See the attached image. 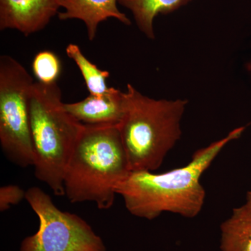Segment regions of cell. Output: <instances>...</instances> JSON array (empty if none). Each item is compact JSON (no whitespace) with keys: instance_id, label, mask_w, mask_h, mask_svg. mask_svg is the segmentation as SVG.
Segmentation results:
<instances>
[{"instance_id":"cell-1","label":"cell","mask_w":251,"mask_h":251,"mask_svg":"<svg viewBox=\"0 0 251 251\" xmlns=\"http://www.w3.org/2000/svg\"><path fill=\"white\" fill-rule=\"evenodd\" d=\"M244 130V127L236 128L222 139L198 150L186 166L160 174L130 172L117 186V194L123 198L130 214L141 219H155L164 212L187 219L196 217L206 198L201 176L223 149L238 139Z\"/></svg>"},{"instance_id":"cell-2","label":"cell","mask_w":251,"mask_h":251,"mask_svg":"<svg viewBox=\"0 0 251 251\" xmlns=\"http://www.w3.org/2000/svg\"><path fill=\"white\" fill-rule=\"evenodd\" d=\"M130 172L119 127L84 125L64 171V195L72 203L110 209Z\"/></svg>"},{"instance_id":"cell-3","label":"cell","mask_w":251,"mask_h":251,"mask_svg":"<svg viewBox=\"0 0 251 251\" xmlns=\"http://www.w3.org/2000/svg\"><path fill=\"white\" fill-rule=\"evenodd\" d=\"M188 100L150 98L127 85L119 125L131 171L153 172L181 138V121Z\"/></svg>"},{"instance_id":"cell-4","label":"cell","mask_w":251,"mask_h":251,"mask_svg":"<svg viewBox=\"0 0 251 251\" xmlns=\"http://www.w3.org/2000/svg\"><path fill=\"white\" fill-rule=\"evenodd\" d=\"M29 110L36 179L64 196V171L84 125L64 108L57 82H34Z\"/></svg>"},{"instance_id":"cell-5","label":"cell","mask_w":251,"mask_h":251,"mask_svg":"<svg viewBox=\"0 0 251 251\" xmlns=\"http://www.w3.org/2000/svg\"><path fill=\"white\" fill-rule=\"evenodd\" d=\"M34 82L22 64L9 55L0 57V143L18 166H34L29 98Z\"/></svg>"},{"instance_id":"cell-6","label":"cell","mask_w":251,"mask_h":251,"mask_svg":"<svg viewBox=\"0 0 251 251\" xmlns=\"http://www.w3.org/2000/svg\"><path fill=\"white\" fill-rule=\"evenodd\" d=\"M25 199L39 218V227L24 239L19 251H106L101 238L85 220L60 210L40 188H29Z\"/></svg>"},{"instance_id":"cell-7","label":"cell","mask_w":251,"mask_h":251,"mask_svg":"<svg viewBox=\"0 0 251 251\" xmlns=\"http://www.w3.org/2000/svg\"><path fill=\"white\" fill-rule=\"evenodd\" d=\"M60 8L59 0H0V30L31 35L44 29Z\"/></svg>"},{"instance_id":"cell-8","label":"cell","mask_w":251,"mask_h":251,"mask_svg":"<svg viewBox=\"0 0 251 251\" xmlns=\"http://www.w3.org/2000/svg\"><path fill=\"white\" fill-rule=\"evenodd\" d=\"M64 108L82 125L119 126L125 113V92L109 87L102 95L90 94L76 103H64Z\"/></svg>"},{"instance_id":"cell-9","label":"cell","mask_w":251,"mask_h":251,"mask_svg":"<svg viewBox=\"0 0 251 251\" xmlns=\"http://www.w3.org/2000/svg\"><path fill=\"white\" fill-rule=\"evenodd\" d=\"M118 0H59L64 11L57 16L60 21L77 19L82 21L87 37L92 41L97 36L100 23L115 18L126 25L131 24L129 18L119 9Z\"/></svg>"},{"instance_id":"cell-10","label":"cell","mask_w":251,"mask_h":251,"mask_svg":"<svg viewBox=\"0 0 251 251\" xmlns=\"http://www.w3.org/2000/svg\"><path fill=\"white\" fill-rule=\"evenodd\" d=\"M221 251H251V205L234 208L220 227Z\"/></svg>"},{"instance_id":"cell-11","label":"cell","mask_w":251,"mask_h":251,"mask_svg":"<svg viewBox=\"0 0 251 251\" xmlns=\"http://www.w3.org/2000/svg\"><path fill=\"white\" fill-rule=\"evenodd\" d=\"M191 0H118L130 11L138 29L148 39H155L153 21L158 14H168L187 4Z\"/></svg>"},{"instance_id":"cell-12","label":"cell","mask_w":251,"mask_h":251,"mask_svg":"<svg viewBox=\"0 0 251 251\" xmlns=\"http://www.w3.org/2000/svg\"><path fill=\"white\" fill-rule=\"evenodd\" d=\"M66 52L68 57L76 64L90 94L102 95L108 90L106 80L110 77V73L108 71L100 70L97 65L91 62L76 44H69Z\"/></svg>"},{"instance_id":"cell-13","label":"cell","mask_w":251,"mask_h":251,"mask_svg":"<svg viewBox=\"0 0 251 251\" xmlns=\"http://www.w3.org/2000/svg\"><path fill=\"white\" fill-rule=\"evenodd\" d=\"M62 65L56 54L44 50L36 54L32 62V71L38 82L44 84L57 82L60 75Z\"/></svg>"},{"instance_id":"cell-14","label":"cell","mask_w":251,"mask_h":251,"mask_svg":"<svg viewBox=\"0 0 251 251\" xmlns=\"http://www.w3.org/2000/svg\"><path fill=\"white\" fill-rule=\"evenodd\" d=\"M26 191L17 185H6L0 188V211L8 210L25 198Z\"/></svg>"},{"instance_id":"cell-15","label":"cell","mask_w":251,"mask_h":251,"mask_svg":"<svg viewBox=\"0 0 251 251\" xmlns=\"http://www.w3.org/2000/svg\"><path fill=\"white\" fill-rule=\"evenodd\" d=\"M247 202L251 205V191H249L247 195Z\"/></svg>"}]
</instances>
